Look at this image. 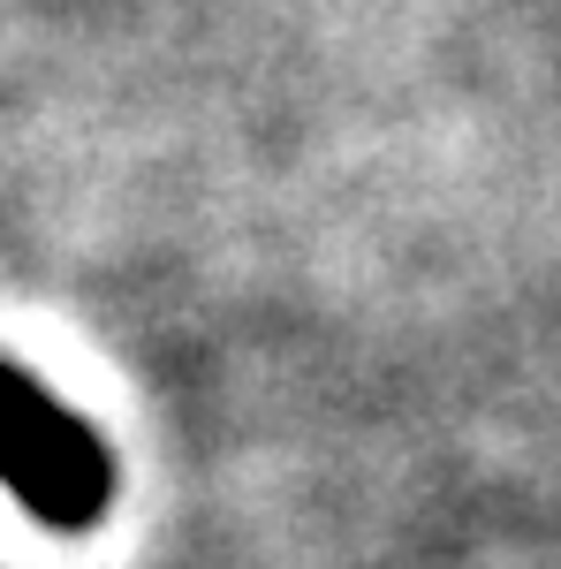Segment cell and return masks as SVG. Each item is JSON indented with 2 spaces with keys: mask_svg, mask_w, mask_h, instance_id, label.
<instances>
[{
  "mask_svg": "<svg viewBox=\"0 0 561 569\" xmlns=\"http://www.w3.org/2000/svg\"><path fill=\"white\" fill-rule=\"evenodd\" d=\"M0 486L53 531H84L114 501V456L61 395L0 365Z\"/></svg>",
  "mask_w": 561,
  "mask_h": 569,
  "instance_id": "1",
  "label": "cell"
}]
</instances>
